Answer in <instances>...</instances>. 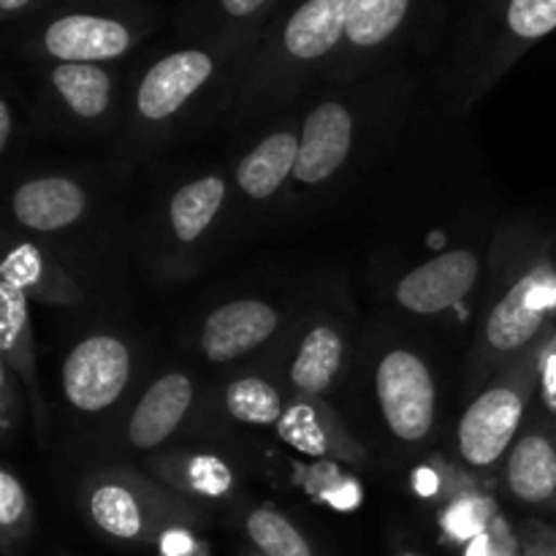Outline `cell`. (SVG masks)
<instances>
[{
	"instance_id": "6da1fadb",
	"label": "cell",
	"mask_w": 556,
	"mask_h": 556,
	"mask_svg": "<svg viewBox=\"0 0 556 556\" xmlns=\"http://www.w3.org/2000/svg\"><path fill=\"white\" fill-rule=\"evenodd\" d=\"M538 367L530 362L510 372V378L500 380L492 389L478 394L459 418L456 427V451L465 465L476 470L497 465L508 448H514L516 432L525 421L532 389H535Z\"/></svg>"
},
{
	"instance_id": "7a4b0ae2",
	"label": "cell",
	"mask_w": 556,
	"mask_h": 556,
	"mask_svg": "<svg viewBox=\"0 0 556 556\" xmlns=\"http://www.w3.org/2000/svg\"><path fill=\"white\" fill-rule=\"evenodd\" d=\"M375 396L386 429L402 443H421L434 427L438 389L427 362L416 351L394 348L375 369Z\"/></svg>"
},
{
	"instance_id": "3957f363",
	"label": "cell",
	"mask_w": 556,
	"mask_h": 556,
	"mask_svg": "<svg viewBox=\"0 0 556 556\" xmlns=\"http://www.w3.org/2000/svg\"><path fill=\"white\" fill-rule=\"evenodd\" d=\"M63 394L76 410L101 413L117 402L130 380V351L123 340L96 334L81 340L63 362Z\"/></svg>"
},
{
	"instance_id": "277c9868",
	"label": "cell",
	"mask_w": 556,
	"mask_h": 556,
	"mask_svg": "<svg viewBox=\"0 0 556 556\" xmlns=\"http://www.w3.org/2000/svg\"><path fill=\"white\" fill-rule=\"evenodd\" d=\"M481 261L472 250H451L416 266L396 286V302L418 315L445 313L476 288Z\"/></svg>"
},
{
	"instance_id": "5b68a950",
	"label": "cell",
	"mask_w": 556,
	"mask_h": 556,
	"mask_svg": "<svg viewBox=\"0 0 556 556\" xmlns=\"http://www.w3.org/2000/svg\"><path fill=\"white\" fill-rule=\"evenodd\" d=\"M556 302V286L548 269L521 277L492 309L486 320V342L494 353H516L535 340Z\"/></svg>"
},
{
	"instance_id": "8992f818",
	"label": "cell",
	"mask_w": 556,
	"mask_h": 556,
	"mask_svg": "<svg viewBox=\"0 0 556 556\" xmlns=\"http://www.w3.org/2000/svg\"><path fill=\"white\" fill-rule=\"evenodd\" d=\"M215 74V60L201 49H182L157 60L141 79L136 109L147 119H166L185 106Z\"/></svg>"
},
{
	"instance_id": "52a82bcc",
	"label": "cell",
	"mask_w": 556,
	"mask_h": 556,
	"mask_svg": "<svg viewBox=\"0 0 556 556\" xmlns=\"http://www.w3.org/2000/svg\"><path fill=\"white\" fill-rule=\"evenodd\" d=\"M280 326V315L261 299H237L206 318L201 329V351L215 364L233 362L264 345Z\"/></svg>"
},
{
	"instance_id": "ba28073f",
	"label": "cell",
	"mask_w": 556,
	"mask_h": 556,
	"mask_svg": "<svg viewBox=\"0 0 556 556\" xmlns=\"http://www.w3.org/2000/svg\"><path fill=\"white\" fill-rule=\"evenodd\" d=\"M134 43L128 27L112 16L65 14L43 30V49L60 63H101L125 54Z\"/></svg>"
},
{
	"instance_id": "9c48e42d",
	"label": "cell",
	"mask_w": 556,
	"mask_h": 556,
	"mask_svg": "<svg viewBox=\"0 0 556 556\" xmlns=\"http://www.w3.org/2000/svg\"><path fill=\"white\" fill-rule=\"evenodd\" d=\"M299 144V161L293 177L304 185H318L329 179L353 144V119L342 103L324 101L307 114Z\"/></svg>"
},
{
	"instance_id": "30bf717a",
	"label": "cell",
	"mask_w": 556,
	"mask_h": 556,
	"mask_svg": "<svg viewBox=\"0 0 556 556\" xmlns=\"http://www.w3.org/2000/svg\"><path fill=\"white\" fill-rule=\"evenodd\" d=\"M193 405V383L182 372L157 378L136 405L128 421V440L139 451L157 448L177 432L179 421Z\"/></svg>"
},
{
	"instance_id": "8fae6325",
	"label": "cell",
	"mask_w": 556,
	"mask_h": 556,
	"mask_svg": "<svg viewBox=\"0 0 556 556\" xmlns=\"http://www.w3.org/2000/svg\"><path fill=\"white\" fill-rule=\"evenodd\" d=\"M358 0H304L282 30V47L293 60H318L345 38Z\"/></svg>"
},
{
	"instance_id": "7c38bea8",
	"label": "cell",
	"mask_w": 556,
	"mask_h": 556,
	"mask_svg": "<svg viewBox=\"0 0 556 556\" xmlns=\"http://www.w3.org/2000/svg\"><path fill=\"white\" fill-rule=\"evenodd\" d=\"M85 210L87 193L68 177L30 179L14 193V217L30 231H60L79 220Z\"/></svg>"
},
{
	"instance_id": "4fadbf2b",
	"label": "cell",
	"mask_w": 556,
	"mask_h": 556,
	"mask_svg": "<svg viewBox=\"0 0 556 556\" xmlns=\"http://www.w3.org/2000/svg\"><path fill=\"white\" fill-rule=\"evenodd\" d=\"M505 481L525 505H556V434L532 429L521 434L508 454Z\"/></svg>"
},
{
	"instance_id": "5bb4252c",
	"label": "cell",
	"mask_w": 556,
	"mask_h": 556,
	"mask_svg": "<svg viewBox=\"0 0 556 556\" xmlns=\"http://www.w3.org/2000/svg\"><path fill=\"white\" fill-rule=\"evenodd\" d=\"M299 139L291 130L271 134L261 141L253 152L242 157L237 168V182L250 199H269L282 188L288 177L296 172L299 161Z\"/></svg>"
},
{
	"instance_id": "9a60e30c",
	"label": "cell",
	"mask_w": 556,
	"mask_h": 556,
	"mask_svg": "<svg viewBox=\"0 0 556 556\" xmlns=\"http://www.w3.org/2000/svg\"><path fill=\"white\" fill-rule=\"evenodd\" d=\"M345 358V342L331 326H315L299 342L291 380L304 394H324L331 389Z\"/></svg>"
},
{
	"instance_id": "2e32d148",
	"label": "cell",
	"mask_w": 556,
	"mask_h": 556,
	"mask_svg": "<svg viewBox=\"0 0 556 556\" xmlns=\"http://www.w3.org/2000/svg\"><path fill=\"white\" fill-rule=\"evenodd\" d=\"M52 85L76 117H101L112 98V76L96 63H60Z\"/></svg>"
},
{
	"instance_id": "e0dca14e",
	"label": "cell",
	"mask_w": 556,
	"mask_h": 556,
	"mask_svg": "<svg viewBox=\"0 0 556 556\" xmlns=\"http://www.w3.org/2000/svg\"><path fill=\"white\" fill-rule=\"evenodd\" d=\"M226 199V182L217 174L193 179L172 199V228L182 242H195L210 228Z\"/></svg>"
},
{
	"instance_id": "ac0fdd59",
	"label": "cell",
	"mask_w": 556,
	"mask_h": 556,
	"mask_svg": "<svg viewBox=\"0 0 556 556\" xmlns=\"http://www.w3.org/2000/svg\"><path fill=\"white\" fill-rule=\"evenodd\" d=\"M90 516L106 535L119 538V541H134L144 527L139 497L117 481H106L92 489Z\"/></svg>"
},
{
	"instance_id": "d6986e66",
	"label": "cell",
	"mask_w": 556,
	"mask_h": 556,
	"mask_svg": "<svg viewBox=\"0 0 556 556\" xmlns=\"http://www.w3.org/2000/svg\"><path fill=\"white\" fill-rule=\"evenodd\" d=\"M410 11V0H358L345 38L353 47H380L389 41Z\"/></svg>"
},
{
	"instance_id": "ffe728a7",
	"label": "cell",
	"mask_w": 556,
	"mask_h": 556,
	"mask_svg": "<svg viewBox=\"0 0 556 556\" xmlns=\"http://www.w3.org/2000/svg\"><path fill=\"white\" fill-rule=\"evenodd\" d=\"M226 407L237 421L253 427H271L282 418V400L271 383L261 378H239L228 386Z\"/></svg>"
},
{
	"instance_id": "44dd1931",
	"label": "cell",
	"mask_w": 556,
	"mask_h": 556,
	"mask_svg": "<svg viewBox=\"0 0 556 556\" xmlns=\"http://www.w3.org/2000/svg\"><path fill=\"white\" fill-rule=\"evenodd\" d=\"M248 535L264 556H313L302 532L277 510H253L248 519Z\"/></svg>"
},
{
	"instance_id": "7402d4cb",
	"label": "cell",
	"mask_w": 556,
	"mask_h": 556,
	"mask_svg": "<svg viewBox=\"0 0 556 556\" xmlns=\"http://www.w3.org/2000/svg\"><path fill=\"white\" fill-rule=\"evenodd\" d=\"M277 434L304 456L329 454V438H326V429L320 424L318 413L313 410V405L288 407L282 413L280 424H277Z\"/></svg>"
},
{
	"instance_id": "603a6c76",
	"label": "cell",
	"mask_w": 556,
	"mask_h": 556,
	"mask_svg": "<svg viewBox=\"0 0 556 556\" xmlns=\"http://www.w3.org/2000/svg\"><path fill=\"white\" fill-rule=\"evenodd\" d=\"M505 20L516 38L538 41L556 30V0H510Z\"/></svg>"
},
{
	"instance_id": "cb8c5ba5",
	"label": "cell",
	"mask_w": 556,
	"mask_h": 556,
	"mask_svg": "<svg viewBox=\"0 0 556 556\" xmlns=\"http://www.w3.org/2000/svg\"><path fill=\"white\" fill-rule=\"evenodd\" d=\"M185 483L201 497H226L233 486V472L220 456L195 454L185 462Z\"/></svg>"
},
{
	"instance_id": "d4e9b609",
	"label": "cell",
	"mask_w": 556,
	"mask_h": 556,
	"mask_svg": "<svg viewBox=\"0 0 556 556\" xmlns=\"http://www.w3.org/2000/svg\"><path fill=\"white\" fill-rule=\"evenodd\" d=\"M0 299H3V348L5 353H11V348L16 345V340L22 337L27 324V302H25V288L16 286L14 280H5L0 288Z\"/></svg>"
},
{
	"instance_id": "484cf974",
	"label": "cell",
	"mask_w": 556,
	"mask_h": 556,
	"mask_svg": "<svg viewBox=\"0 0 556 556\" xmlns=\"http://www.w3.org/2000/svg\"><path fill=\"white\" fill-rule=\"evenodd\" d=\"M25 489L9 470H3L0 472V525L14 527L25 516Z\"/></svg>"
},
{
	"instance_id": "4316f807",
	"label": "cell",
	"mask_w": 556,
	"mask_h": 556,
	"mask_svg": "<svg viewBox=\"0 0 556 556\" xmlns=\"http://www.w3.org/2000/svg\"><path fill=\"white\" fill-rule=\"evenodd\" d=\"M538 383L546 410L556 413V334L538 353Z\"/></svg>"
},
{
	"instance_id": "83f0119b",
	"label": "cell",
	"mask_w": 556,
	"mask_h": 556,
	"mask_svg": "<svg viewBox=\"0 0 556 556\" xmlns=\"http://www.w3.org/2000/svg\"><path fill=\"white\" fill-rule=\"evenodd\" d=\"M470 508V503L467 505H459V508L454 510V514H451V532H456V535H462V538H467V535H476L478 530H481V521H476V519H481V505H478L476 510H467Z\"/></svg>"
},
{
	"instance_id": "f1b7e54d",
	"label": "cell",
	"mask_w": 556,
	"mask_h": 556,
	"mask_svg": "<svg viewBox=\"0 0 556 556\" xmlns=\"http://www.w3.org/2000/svg\"><path fill=\"white\" fill-rule=\"evenodd\" d=\"M530 556H556V530L535 527V538H530Z\"/></svg>"
},
{
	"instance_id": "f546056e",
	"label": "cell",
	"mask_w": 556,
	"mask_h": 556,
	"mask_svg": "<svg viewBox=\"0 0 556 556\" xmlns=\"http://www.w3.org/2000/svg\"><path fill=\"white\" fill-rule=\"evenodd\" d=\"M266 3H269V0H220L223 11H226V14H231V16H250Z\"/></svg>"
},
{
	"instance_id": "4dcf8cb0",
	"label": "cell",
	"mask_w": 556,
	"mask_h": 556,
	"mask_svg": "<svg viewBox=\"0 0 556 556\" xmlns=\"http://www.w3.org/2000/svg\"><path fill=\"white\" fill-rule=\"evenodd\" d=\"M9 136H11V112L9 103H0V150L9 147Z\"/></svg>"
},
{
	"instance_id": "1f68e13d",
	"label": "cell",
	"mask_w": 556,
	"mask_h": 556,
	"mask_svg": "<svg viewBox=\"0 0 556 556\" xmlns=\"http://www.w3.org/2000/svg\"><path fill=\"white\" fill-rule=\"evenodd\" d=\"M467 556H505V554L494 552V548H492V541H489L486 535H481V538H476V541H472L470 554H467Z\"/></svg>"
},
{
	"instance_id": "d6a6232c",
	"label": "cell",
	"mask_w": 556,
	"mask_h": 556,
	"mask_svg": "<svg viewBox=\"0 0 556 556\" xmlns=\"http://www.w3.org/2000/svg\"><path fill=\"white\" fill-rule=\"evenodd\" d=\"M163 548H166L168 556H182L190 552V541L185 535H177V543H174V538H168V541L163 543Z\"/></svg>"
},
{
	"instance_id": "836d02e7",
	"label": "cell",
	"mask_w": 556,
	"mask_h": 556,
	"mask_svg": "<svg viewBox=\"0 0 556 556\" xmlns=\"http://www.w3.org/2000/svg\"><path fill=\"white\" fill-rule=\"evenodd\" d=\"M27 3H30V0H0V9H3L5 14H14V11L25 9Z\"/></svg>"
},
{
	"instance_id": "e575fe53",
	"label": "cell",
	"mask_w": 556,
	"mask_h": 556,
	"mask_svg": "<svg viewBox=\"0 0 556 556\" xmlns=\"http://www.w3.org/2000/svg\"><path fill=\"white\" fill-rule=\"evenodd\" d=\"M402 556H418V554H413V552H407V554H402Z\"/></svg>"
}]
</instances>
